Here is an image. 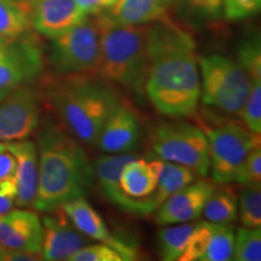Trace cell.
Instances as JSON below:
<instances>
[{
	"instance_id": "cell-1",
	"label": "cell",
	"mask_w": 261,
	"mask_h": 261,
	"mask_svg": "<svg viewBox=\"0 0 261 261\" xmlns=\"http://www.w3.org/2000/svg\"><path fill=\"white\" fill-rule=\"evenodd\" d=\"M145 96L160 114L172 119L197 113L201 79L196 42L167 18L150 23Z\"/></svg>"
},
{
	"instance_id": "cell-2",
	"label": "cell",
	"mask_w": 261,
	"mask_h": 261,
	"mask_svg": "<svg viewBox=\"0 0 261 261\" xmlns=\"http://www.w3.org/2000/svg\"><path fill=\"white\" fill-rule=\"evenodd\" d=\"M37 149L35 210L46 213L77 197H86L93 185L94 169L80 140L60 121H50L39 130Z\"/></svg>"
},
{
	"instance_id": "cell-3",
	"label": "cell",
	"mask_w": 261,
	"mask_h": 261,
	"mask_svg": "<svg viewBox=\"0 0 261 261\" xmlns=\"http://www.w3.org/2000/svg\"><path fill=\"white\" fill-rule=\"evenodd\" d=\"M42 98L62 126L87 146H97L108 116L120 102L108 83L85 75L52 81Z\"/></svg>"
},
{
	"instance_id": "cell-4",
	"label": "cell",
	"mask_w": 261,
	"mask_h": 261,
	"mask_svg": "<svg viewBox=\"0 0 261 261\" xmlns=\"http://www.w3.org/2000/svg\"><path fill=\"white\" fill-rule=\"evenodd\" d=\"M96 17L100 31V54L93 76L119 85L143 104L149 71L150 23L120 24L103 12Z\"/></svg>"
},
{
	"instance_id": "cell-5",
	"label": "cell",
	"mask_w": 261,
	"mask_h": 261,
	"mask_svg": "<svg viewBox=\"0 0 261 261\" xmlns=\"http://www.w3.org/2000/svg\"><path fill=\"white\" fill-rule=\"evenodd\" d=\"M198 68L202 103L228 115H240L252 85L247 71L237 61L221 55L198 57Z\"/></svg>"
},
{
	"instance_id": "cell-6",
	"label": "cell",
	"mask_w": 261,
	"mask_h": 261,
	"mask_svg": "<svg viewBox=\"0 0 261 261\" xmlns=\"http://www.w3.org/2000/svg\"><path fill=\"white\" fill-rule=\"evenodd\" d=\"M150 144L159 159L190 168L197 175L210 174V146L203 129L184 121H167L150 132Z\"/></svg>"
},
{
	"instance_id": "cell-7",
	"label": "cell",
	"mask_w": 261,
	"mask_h": 261,
	"mask_svg": "<svg viewBox=\"0 0 261 261\" xmlns=\"http://www.w3.org/2000/svg\"><path fill=\"white\" fill-rule=\"evenodd\" d=\"M203 132L210 146V172L219 184L238 182L243 163L250 150L261 145L260 135L254 133L243 122L227 121Z\"/></svg>"
},
{
	"instance_id": "cell-8",
	"label": "cell",
	"mask_w": 261,
	"mask_h": 261,
	"mask_svg": "<svg viewBox=\"0 0 261 261\" xmlns=\"http://www.w3.org/2000/svg\"><path fill=\"white\" fill-rule=\"evenodd\" d=\"M100 54V31L97 17L80 22L52 39L47 61L61 76L93 75Z\"/></svg>"
},
{
	"instance_id": "cell-9",
	"label": "cell",
	"mask_w": 261,
	"mask_h": 261,
	"mask_svg": "<svg viewBox=\"0 0 261 261\" xmlns=\"http://www.w3.org/2000/svg\"><path fill=\"white\" fill-rule=\"evenodd\" d=\"M44 64L40 45L31 34L16 40L0 38V99L39 79Z\"/></svg>"
},
{
	"instance_id": "cell-10",
	"label": "cell",
	"mask_w": 261,
	"mask_h": 261,
	"mask_svg": "<svg viewBox=\"0 0 261 261\" xmlns=\"http://www.w3.org/2000/svg\"><path fill=\"white\" fill-rule=\"evenodd\" d=\"M42 108L41 91L32 84L0 99V142L29 138L40 126Z\"/></svg>"
},
{
	"instance_id": "cell-11",
	"label": "cell",
	"mask_w": 261,
	"mask_h": 261,
	"mask_svg": "<svg viewBox=\"0 0 261 261\" xmlns=\"http://www.w3.org/2000/svg\"><path fill=\"white\" fill-rule=\"evenodd\" d=\"M137 158L132 154H107L99 156L93 165L94 180L103 197L123 213L142 218L150 215L145 198H133L122 191L120 173L123 166Z\"/></svg>"
},
{
	"instance_id": "cell-12",
	"label": "cell",
	"mask_w": 261,
	"mask_h": 261,
	"mask_svg": "<svg viewBox=\"0 0 261 261\" xmlns=\"http://www.w3.org/2000/svg\"><path fill=\"white\" fill-rule=\"evenodd\" d=\"M41 224V255L44 260L69 261L74 253L89 243V237L74 226L62 207L46 212Z\"/></svg>"
},
{
	"instance_id": "cell-13",
	"label": "cell",
	"mask_w": 261,
	"mask_h": 261,
	"mask_svg": "<svg viewBox=\"0 0 261 261\" xmlns=\"http://www.w3.org/2000/svg\"><path fill=\"white\" fill-rule=\"evenodd\" d=\"M62 208L74 226L90 240L114 248L123 257V261L138 259L139 254L137 247L123 241L122 238L114 236L108 228L102 215L94 210L86 198L77 197L64 203Z\"/></svg>"
},
{
	"instance_id": "cell-14",
	"label": "cell",
	"mask_w": 261,
	"mask_h": 261,
	"mask_svg": "<svg viewBox=\"0 0 261 261\" xmlns=\"http://www.w3.org/2000/svg\"><path fill=\"white\" fill-rule=\"evenodd\" d=\"M214 188V182L207 179L194 180L181 188L154 212L155 224L159 226H167L197 219Z\"/></svg>"
},
{
	"instance_id": "cell-15",
	"label": "cell",
	"mask_w": 261,
	"mask_h": 261,
	"mask_svg": "<svg viewBox=\"0 0 261 261\" xmlns=\"http://www.w3.org/2000/svg\"><path fill=\"white\" fill-rule=\"evenodd\" d=\"M0 246L41 254L42 224L35 212L19 208L0 215Z\"/></svg>"
},
{
	"instance_id": "cell-16",
	"label": "cell",
	"mask_w": 261,
	"mask_h": 261,
	"mask_svg": "<svg viewBox=\"0 0 261 261\" xmlns=\"http://www.w3.org/2000/svg\"><path fill=\"white\" fill-rule=\"evenodd\" d=\"M140 144V125L136 113L119 102L112 110L98 138L106 154H132Z\"/></svg>"
},
{
	"instance_id": "cell-17",
	"label": "cell",
	"mask_w": 261,
	"mask_h": 261,
	"mask_svg": "<svg viewBox=\"0 0 261 261\" xmlns=\"http://www.w3.org/2000/svg\"><path fill=\"white\" fill-rule=\"evenodd\" d=\"M87 17L75 0H38L31 4L33 29L51 40Z\"/></svg>"
},
{
	"instance_id": "cell-18",
	"label": "cell",
	"mask_w": 261,
	"mask_h": 261,
	"mask_svg": "<svg viewBox=\"0 0 261 261\" xmlns=\"http://www.w3.org/2000/svg\"><path fill=\"white\" fill-rule=\"evenodd\" d=\"M6 148L16 159V181L18 208L33 207L38 190L39 160L37 144L29 138L6 143Z\"/></svg>"
},
{
	"instance_id": "cell-19",
	"label": "cell",
	"mask_w": 261,
	"mask_h": 261,
	"mask_svg": "<svg viewBox=\"0 0 261 261\" xmlns=\"http://www.w3.org/2000/svg\"><path fill=\"white\" fill-rule=\"evenodd\" d=\"M177 0H117L103 14L120 24H149L167 18Z\"/></svg>"
},
{
	"instance_id": "cell-20",
	"label": "cell",
	"mask_w": 261,
	"mask_h": 261,
	"mask_svg": "<svg viewBox=\"0 0 261 261\" xmlns=\"http://www.w3.org/2000/svg\"><path fill=\"white\" fill-rule=\"evenodd\" d=\"M161 160L140 159L137 156L123 166L120 173V185L127 196L133 198H145L158 187Z\"/></svg>"
},
{
	"instance_id": "cell-21",
	"label": "cell",
	"mask_w": 261,
	"mask_h": 261,
	"mask_svg": "<svg viewBox=\"0 0 261 261\" xmlns=\"http://www.w3.org/2000/svg\"><path fill=\"white\" fill-rule=\"evenodd\" d=\"M162 161L159 182L155 191L145 197L150 214H152L168 197L196 180L197 174L190 168L168 161Z\"/></svg>"
},
{
	"instance_id": "cell-22",
	"label": "cell",
	"mask_w": 261,
	"mask_h": 261,
	"mask_svg": "<svg viewBox=\"0 0 261 261\" xmlns=\"http://www.w3.org/2000/svg\"><path fill=\"white\" fill-rule=\"evenodd\" d=\"M31 4L17 0H0V38L16 40L31 34Z\"/></svg>"
},
{
	"instance_id": "cell-23",
	"label": "cell",
	"mask_w": 261,
	"mask_h": 261,
	"mask_svg": "<svg viewBox=\"0 0 261 261\" xmlns=\"http://www.w3.org/2000/svg\"><path fill=\"white\" fill-rule=\"evenodd\" d=\"M237 192L232 188L227 187V184H223L220 188L215 185L205 201L202 214L210 223L232 224L237 220Z\"/></svg>"
},
{
	"instance_id": "cell-24",
	"label": "cell",
	"mask_w": 261,
	"mask_h": 261,
	"mask_svg": "<svg viewBox=\"0 0 261 261\" xmlns=\"http://www.w3.org/2000/svg\"><path fill=\"white\" fill-rule=\"evenodd\" d=\"M195 224L167 225L158 232L159 253L162 260L177 261L184 253Z\"/></svg>"
},
{
	"instance_id": "cell-25",
	"label": "cell",
	"mask_w": 261,
	"mask_h": 261,
	"mask_svg": "<svg viewBox=\"0 0 261 261\" xmlns=\"http://www.w3.org/2000/svg\"><path fill=\"white\" fill-rule=\"evenodd\" d=\"M234 231L231 224L212 223V234L207 250L200 261L232 260Z\"/></svg>"
},
{
	"instance_id": "cell-26",
	"label": "cell",
	"mask_w": 261,
	"mask_h": 261,
	"mask_svg": "<svg viewBox=\"0 0 261 261\" xmlns=\"http://www.w3.org/2000/svg\"><path fill=\"white\" fill-rule=\"evenodd\" d=\"M238 214L244 227H261V187L260 184L244 185L240 195Z\"/></svg>"
},
{
	"instance_id": "cell-27",
	"label": "cell",
	"mask_w": 261,
	"mask_h": 261,
	"mask_svg": "<svg viewBox=\"0 0 261 261\" xmlns=\"http://www.w3.org/2000/svg\"><path fill=\"white\" fill-rule=\"evenodd\" d=\"M232 260H261V228L238 227L234 234Z\"/></svg>"
},
{
	"instance_id": "cell-28",
	"label": "cell",
	"mask_w": 261,
	"mask_h": 261,
	"mask_svg": "<svg viewBox=\"0 0 261 261\" xmlns=\"http://www.w3.org/2000/svg\"><path fill=\"white\" fill-rule=\"evenodd\" d=\"M237 62L249 75L250 81L261 80V47L259 35L243 40L237 48Z\"/></svg>"
},
{
	"instance_id": "cell-29",
	"label": "cell",
	"mask_w": 261,
	"mask_h": 261,
	"mask_svg": "<svg viewBox=\"0 0 261 261\" xmlns=\"http://www.w3.org/2000/svg\"><path fill=\"white\" fill-rule=\"evenodd\" d=\"M240 115L248 128L261 135V80L252 81L249 93Z\"/></svg>"
},
{
	"instance_id": "cell-30",
	"label": "cell",
	"mask_w": 261,
	"mask_h": 261,
	"mask_svg": "<svg viewBox=\"0 0 261 261\" xmlns=\"http://www.w3.org/2000/svg\"><path fill=\"white\" fill-rule=\"evenodd\" d=\"M212 234V223L201 221L195 224L189 242L185 247L184 253L179 257V261H196L200 260L207 250Z\"/></svg>"
},
{
	"instance_id": "cell-31",
	"label": "cell",
	"mask_w": 261,
	"mask_h": 261,
	"mask_svg": "<svg viewBox=\"0 0 261 261\" xmlns=\"http://www.w3.org/2000/svg\"><path fill=\"white\" fill-rule=\"evenodd\" d=\"M69 261H123L119 252L104 243L86 244L70 256Z\"/></svg>"
},
{
	"instance_id": "cell-32",
	"label": "cell",
	"mask_w": 261,
	"mask_h": 261,
	"mask_svg": "<svg viewBox=\"0 0 261 261\" xmlns=\"http://www.w3.org/2000/svg\"><path fill=\"white\" fill-rule=\"evenodd\" d=\"M261 0H223V15L228 21H242L259 14Z\"/></svg>"
},
{
	"instance_id": "cell-33",
	"label": "cell",
	"mask_w": 261,
	"mask_h": 261,
	"mask_svg": "<svg viewBox=\"0 0 261 261\" xmlns=\"http://www.w3.org/2000/svg\"><path fill=\"white\" fill-rule=\"evenodd\" d=\"M184 8L202 19H218L223 15V0H177Z\"/></svg>"
},
{
	"instance_id": "cell-34",
	"label": "cell",
	"mask_w": 261,
	"mask_h": 261,
	"mask_svg": "<svg viewBox=\"0 0 261 261\" xmlns=\"http://www.w3.org/2000/svg\"><path fill=\"white\" fill-rule=\"evenodd\" d=\"M261 182V146L250 150L241 171L238 184L253 185Z\"/></svg>"
},
{
	"instance_id": "cell-35",
	"label": "cell",
	"mask_w": 261,
	"mask_h": 261,
	"mask_svg": "<svg viewBox=\"0 0 261 261\" xmlns=\"http://www.w3.org/2000/svg\"><path fill=\"white\" fill-rule=\"evenodd\" d=\"M16 174V159L8 148L0 150V179L14 177Z\"/></svg>"
},
{
	"instance_id": "cell-36",
	"label": "cell",
	"mask_w": 261,
	"mask_h": 261,
	"mask_svg": "<svg viewBox=\"0 0 261 261\" xmlns=\"http://www.w3.org/2000/svg\"><path fill=\"white\" fill-rule=\"evenodd\" d=\"M75 3L79 5V8L85 14L89 16H97L103 12L100 0H75Z\"/></svg>"
},
{
	"instance_id": "cell-37",
	"label": "cell",
	"mask_w": 261,
	"mask_h": 261,
	"mask_svg": "<svg viewBox=\"0 0 261 261\" xmlns=\"http://www.w3.org/2000/svg\"><path fill=\"white\" fill-rule=\"evenodd\" d=\"M15 204V200H12V198H9L6 197V196L0 194V215L8 213L12 210V207H14Z\"/></svg>"
},
{
	"instance_id": "cell-38",
	"label": "cell",
	"mask_w": 261,
	"mask_h": 261,
	"mask_svg": "<svg viewBox=\"0 0 261 261\" xmlns=\"http://www.w3.org/2000/svg\"><path fill=\"white\" fill-rule=\"evenodd\" d=\"M117 0H100V6H102L103 11H107L109 10L112 6L115 4Z\"/></svg>"
},
{
	"instance_id": "cell-39",
	"label": "cell",
	"mask_w": 261,
	"mask_h": 261,
	"mask_svg": "<svg viewBox=\"0 0 261 261\" xmlns=\"http://www.w3.org/2000/svg\"><path fill=\"white\" fill-rule=\"evenodd\" d=\"M6 253H8V249L4 248L3 246H0V260H5Z\"/></svg>"
},
{
	"instance_id": "cell-40",
	"label": "cell",
	"mask_w": 261,
	"mask_h": 261,
	"mask_svg": "<svg viewBox=\"0 0 261 261\" xmlns=\"http://www.w3.org/2000/svg\"><path fill=\"white\" fill-rule=\"evenodd\" d=\"M17 2H23V3H27V4H33V3L38 2V0H17Z\"/></svg>"
},
{
	"instance_id": "cell-41",
	"label": "cell",
	"mask_w": 261,
	"mask_h": 261,
	"mask_svg": "<svg viewBox=\"0 0 261 261\" xmlns=\"http://www.w3.org/2000/svg\"><path fill=\"white\" fill-rule=\"evenodd\" d=\"M6 149V143L5 142H0V150Z\"/></svg>"
}]
</instances>
